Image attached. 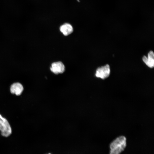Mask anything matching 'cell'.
<instances>
[{
  "instance_id": "4",
  "label": "cell",
  "mask_w": 154,
  "mask_h": 154,
  "mask_svg": "<svg viewBox=\"0 0 154 154\" xmlns=\"http://www.w3.org/2000/svg\"><path fill=\"white\" fill-rule=\"evenodd\" d=\"M65 70L64 65L60 61L53 63L50 67L51 71L56 74L63 73L64 71Z\"/></svg>"
},
{
  "instance_id": "5",
  "label": "cell",
  "mask_w": 154,
  "mask_h": 154,
  "mask_svg": "<svg viewBox=\"0 0 154 154\" xmlns=\"http://www.w3.org/2000/svg\"><path fill=\"white\" fill-rule=\"evenodd\" d=\"M24 88L23 85L19 82L15 83L12 84L10 88L11 93L17 96H20L22 93Z\"/></svg>"
},
{
  "instance_id": "8",
  "label": "cell",
  "mask_w": 154,
  "mask_h": 154,
  "mask_svg": "<svg viewBox=\"0 0 154 154\" xmlns=\"http://www.w3.org/2000/svg\"><path fill=\"white\" fill-rule=\"evenodd\" d=\"M48 154H51V153H48Z\"/></svg>"
},
{
  "instance_id": "3",
  "label": "cell",
  "mask_w": 154,
  "mask_h": 154,
  "mask_svg": "<svg viewBox=\"0 0 154 154\" xmlns=\"http://www.w3.org/2000/svg\"><path fill=\"white\" fill-rule=\"evenodd\" d=\"M110 71L109 65L106 64L98 68L96 71L95 76L97 78L104 79L109 76Z\"/></svg>"
},
{
  "instance_id": "1",
  "label": "cell",
  "mask_w": 154,
  "mask_h": 154,
  "mask_svg": "<svg viewBox=\"0 0 154 154\" xmlns=\"http://www.w3.org/2000/svg\"><path fill=\"white\" fill-rule=\"evenodd\" d=\"M127 145L126 139L120 136L114 139L110 145V154H120L125 149Z\"/></svg>"
},
{
  "instance_id": "6",
  "label": "cell",
  "mask_w": 154,
  "mask_h": 154,
  "mask_svg": "<svg viewBox=\"0 0 154 154\" xmlns=\"http://www.w3.org/2000/svg\"><path fill=\"white\" fill-rule=\"evenodd\" d=\"M142 60L144 63L148 67L153 68L154 66V54L152 51H150L148 54V58L144 56Z\"/></svg>"
},
{
  "instance_id": "7",
  "label": "cell",
  "mask_w": 154,
  "mask_h": 154,
  "mask_svg": "<svg viewBox=\"0 0 154 154\" xmlns=\"http://www.w3.org/2000/svg\"><path fill=\"white\" fill-rule=\"evenodd\" d=\"M60 30L61 32L66 36L71 34L73 30L72 26L68 23H65L62 25L60 28Z\"/></svg>"
},
{
  "instance_id": "2",
  "label": "cell",
  "mask_w": 154,
  "mask_h": 154,
  "mask_svg": "<svg viewBox=\"0 0 154 154\" xmlns=\"http://www.w3.org/2000/svg\"><path fill=\"white\" fill-rule=\"evenodd\" d=\"M0 131L1 135L5 137H8L12 133V129L7 119L0 114Z\"/></svg>"
}]
</instances>
